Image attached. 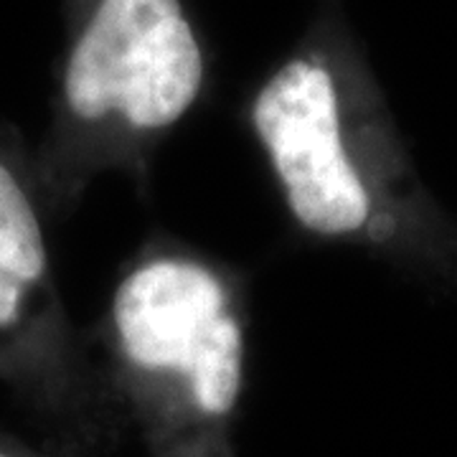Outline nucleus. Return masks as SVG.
<instances>
[{"label":"nucleus","mask_w":457,"mask_h":457,"mask_svg":"<svg viewBox=\"0 0 457 457\" xmlns=\"http://www.w3.org/2000/svg\"><path fill=\"white\" fill-rule=\"evenodd\" d=\"M0 457H69L64 453H56L46 445L41 447H31L23 442L11 440V437H0Z\"/></svg>","instance_id":"5"},{"label":"nucleus","mask_w":457,"mask_h":457,"mask_svg":"<svg viewBox=\"0 0 457 457\" xmlns=\"http://www.w3.org/2000/svg\"><path fill=\"white\" fill-rule=\"evenodd\" d=\"M31 161L0 145V384L69 457H107L122 429L51 260Z\"/></svg>","instance_id":"3"},{"label":"nucleus","mask_w":457,"mask_h":457,"mask_svg":"<svg viewBox=\"0 0 457 457\" xmlns=\"http://www.w3.org/2000/svg\"><path fill=\"white\" fill-rule=\"evenodd\" d=\"M246 333V290L234 267L153 242L122 270L89 343L145 457H237Z\"/></svg>","instance_id":"1"},{"label":"nucleus","mask_w":457,"mask_h":457,"mask_svg":"<svg viewBox=\"0 0 457 457\" xmlns=\"http://www.w3.org/2000/svg\"><path fill=\"white\" fill-rule=\"evenodd\" d=\"M204 87V54L180 0H97L71 41L59 117L31 161L49 213L79 206L107 173L147 180L153 150Z\"/></svg>","instance_id":"2"},{"label":"nucleus","mask_w":457,"mask_h":457,"mask_svg":"<svg viewBox=\"0 0 457 457\" xmlns=\"http://www.w3.org/2000/svg\"><path fill=\"white\" fill-rule=\"evenodd\" d=\"M249 122L293 224L318 242L389 246L402 213L386 198L366 132L351 125L323 54L293 56L262 84Z\"/></svg>","instance_id":"4"}]
</instances>
